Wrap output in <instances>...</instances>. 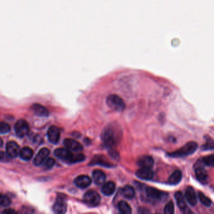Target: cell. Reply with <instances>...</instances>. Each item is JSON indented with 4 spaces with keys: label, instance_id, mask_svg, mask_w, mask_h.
<instances>
[{
    "label": "cell",
    "instance_id": "1",
    "mask_svg": "<svg viewBox=\"0 0 214 214\" xmlns=\"http://www.w3.org/2000/svg\"><path fill=\"white\" fill-rule=\"evenodd\" d=\"M198 148V145L196 142L190 141L187 143L183 147L174 152L170 153L168 155L172 158H181L190 155L195 153Z\"/></svg>",
    "mask_w": 214,
    "mask_h": 214
},
{
    "label": "cell",
    "instance_id": "2",
    "mask_svg": "<svg viewBox=\"0 0 214 214\" xmlns=\"http://www.w3.org/2000/svg\"><path fill=\"white\" fill-rule=\"evenodd\" d=\"M106 102L109 108L116 111H121L125 108V104L123 100L116 95H111L107 98Z\"/></svg>",
    "mask_w": 214,
    "mask_h": 214
},
{
    "label": "cell",
    "instance_id": "3",
    "mask_svg": "<svg viewBox=\"0 0 214 214\" xmlns=\"http://www.w3.org/2000/svg\"><path fill=\"white\" fill-rule=\"evenodd\" d=\"M204 165H205L203 164L202 159L197 162V163L195 165L194 167L196 177L197 180L202 183H205L207 181L208 178V173L203 167Z\"/></svg>",
    "mask_w": 214,
    "mask_h": 214
},
{
    "label": "cell",
    "instance_id": "4",
    "mask_svg": "<svg viewBox=\"0 0 214 214\" xmlns=\"http://www.w3.org/2000/svg\"><path fill=\"white\" fill-rule=\"evenodd\" d=\"M83 200L87 205L90 207H96L99 204L100 197L97 192L94 190H89L84 194Z\"/></svg>",
    "mask_w": 214,
    "mask_h": 214
},
{
    "label": "cell",
    "instance_id": "5",
    "mask_svg": "<svg viewBox=\"0 0 214 214\" xmlns=\"http://www.w3.org/2000/svg\"><path fill=\"white\" fill-rule=\"evenodd\" d=\"M29 125L24 119L18 120L15 125V131L19 138L25 137L29 132Z\"/></svg>",
    "mask_w": 214,
    "mask_h": 214
},
{
    "label": "cell",
    "instance_id": "6",
    "mask_svg": "<svg viewBox=\"0 0 214 214\" xmlns=\"http://www.w3.org/2000/svg\"><path fill=\"white\" fill-rule=\"evenodd\" d=\"M54 154L58 158L65 162L70 163L74 155L68 148H57L54 151Z\"/></svg>",
    "mask_w": 214,
    "mask_h": 214
},
{
    "label": "cell",
    "instance_id": "7",
    "mask_svg": "<svg viewBox=\"0 0 214 214\" xmlns=\"http://www.w3.org/2000/svg\"><path fill=\"white\" fill-rule=\"evenodd\" d=\"M47 136L48 141L50 143L53 144L57 143L60 137V132L59 129L56 126H50L47 131Z\"/></svg>",
    "mask_w": 214,
    "mask_h": 214
},
{
    "label": "cell",
    "instance_id": "8",
    "mask_svg": "<svg viewBox=\"0 0 214 214\" xmlns=\"http://www.w3.org/2000/svg\"><path fill=\"white\" fill-rule=\"evenodd\" d=\"M92 180L91 178L87 175H80L75 178L74 183L81 189H86L91 184Z\"/></svg>",
    "mask_w": 214,
    "mask_h": 214
},
{
    "label": "cell",
    "instance_id": "9",
    "mask_svg": "<svg viewBox=\"0 0 214 214\" xmlns=\"http://www.w3.org/2000/svg\"><path fill=\"white\" fill-rule=\"evenodd\" d=\"M64 144L67 148L72 151L81 152L83 149V146L82 145L75 140L69 138L65 139L64 141Z\"/></svg>",
    "mask_w": 214,
    "mask_h": 214
},
{
    "label": "cell",
    "instance_id": "10",
    "mask_svg": "<svg viewBox=\"0 0 214 214\" xmlns=\"http://www.w3.org/2000/svg\"><path fill=\"white\" fill-rule=\"evenodd\" d=\"M50 153V150L47 148H42L35 158L33 159V163L39 166L43 163V162L47 159L48 154Z\"/></svg>",
    "mask_w": 214,
    "mask_h": 214
},
{
    "label": "cell",
    "instance_id": "11",
    "mask_svg": "<svg viewBox=\"0 0 214 214\" xmlns=\"http://www.w3.org/2000/svg\"><path fill=\"white\" fill-rule=\"evenodd\" d=\"M137 164L141 168H151L154 165V159L150 156L143 155L138 158Z\"/></svg>",
    "mask_w": 214,
    "mask_h": 214
},
{
    "label": "cell",
    "instance_id": "12",
    "mask_svg": "<svg viewBox=\"0 0 214 214\" xmlns=\"http://www.w3.org/2000/svg\"><path fill=\"white\" fill-rule=\"evenodd\" d=\"M7 153L11 158H15L20 153V148L18 145L15 141H9L7 144Z\"/></svg>",
    "mask_w": 214,
    "mask_h": 214
},
{
    "label": "cell",
    "instance_id": "13",
    "mask_svg": "<svg viewBox=\"0 0 214 214\" xmlns=\"http://www.w3.org/2000/svg\"><path fill=\"white\" fill-rule=\"evenodd\" d=\"M112 129H105L102 133V138L106 146H111L114 143V135Z\"/></svg>",
    "mask_w": 214,
    "mask_h": 214
},
{
    "label": "cell",
    "instance_id": "14",
    "mask_svg": "<svg viewBox=\"0 0 214 214\" xmlns=\"http://www.w3.org/2000/svg\"><path fill=\"white\" fill-rule=\"evenodd\" d=\"M146 192L147 194V196L152 199L155 200H159L163 198L165 194L164 192L160 191L153 187H147L146 189Z\"/></svg>",
    "mask_w": 214,
    "mask_h": 214
},
{
    "label": "cell",
    "instance_id": "15",
    "mask_svg": "<svg viewBox=\"0 0 214 214\" xmlns=\"http://www.w3.org/2000/svg\"><path fill=\"white\" fill-rule=\"evenodd\" d=\"M185 197L191 205H195L197 203V197L194 189L192 186L187 187L185 191Z\"/></svg>",
    "mask_w": 214,
    "mask_h": 214
},
{
    "label": "cell",
    "instance_id": "16",
    "mask_svg": "<svg viewBox=\"0 0 214 214\" xmlns=\"http://www.w3.org/2000/svg\"><path fill=\"white\" fill-rule=\"evenodd\" d=\"M136 175L140 179L145 180H149L152 179L154 175L151 168H141L136 172Z\"/></svg>",
    "mask_w": 214,
    "mask_h": 214
},
{
    "label": "cell",
    "instance_id": "17",
    "mask_svg": "<svg viewBox=\"0 0 214 214\" xmlns=\"http://www.w3.org/2000/svg\"><path fill=\"white\" fill-rule=\"evenodd\" d=\"M67 205L63 198H58L53 206V210L56 213H64L66 212Z\"/></svg>",
    "mask_w": 214,
    "mask_h": 214
},
{
    "label": "cell",
    "instance_id": "18",
    "mask_svg": "<svg viewBox=\"0 0 214 214\" xmlns=\"http://www.w3.org/2000/svg\"><path fill=\"white\" fill-rule=\"evenodd\" d=\"M32 110L33 111V113L38 116H48V111L45 108V107L38 104H34L31 108Z\"/></svg>",
    "mask_w": 214,
    "mask_h": 214
},
{
    "label": "cell",
    "instance_id": "19",
    "mask_svg": "<svg viewBox=\"0 0 214 214\" xmlns=\"http://www.w3.org/2000/svg\"><path fill=\"white\" fill-rule=\"evenodd\" d=\"M92 178L94 182L98 185L104 184L105 181V173L100 170H95L92 172Z\"/></svg>",
    "mask_w": 214,
    "mask_h": 214
},
{
    "label": "cell",
    "instance_id": "20",
    "mask_svg": "<svg viewBox=\"0 0 214 214\" xmlns=\"http://www.w3.org/2000/svg\"><path fill=\"white\" fill-rule=\"evenodd\" d=\"M116 189L115 183L113 181H108L102 186V192L107 196H110L114 194Z\"/></svg>",
    "mask_w": 214,
    "mask_h": 214
},
{
    "label": "cell",
    "instance_id": "21",
    "mask_svg": "<svg viewBox=\"0 0 214 214\" xmlns=\"http://www.w3.org/2000/svg\"><path fill=\"white\" fill-rule=\"evenodd\" d=\"M175 197L180 209L183 212H185V210H187V207L183 194L181 192H177L175 193Z\"/></svg>",
    "mask_w": 214,
    "mask_h": 214
},
{
    "label": "cell",
    "instance_id": "22",
    "mask_svg": "<svg viewBox=\"0 0 214 214\" xmlns=\"http://www.w3.org/2000/svg\"><path fill=\"white\" fill-rule=\"evenodd\" d=\"M33 155V151L32 149H31L29 147H24L23 148L20 153V158L26 160V161H28L30 160Z\"/></svg>",
    "mask_w": 214,
    "mask_h": 214
},
{
    "label": "cell",
    "instance_id": "23",
    "mask_svg": "<svg viewBox=\"0 0 214 214\" xmlns=\"http://www.w3.org/2000/svg\"><path fill=\"white\" fill-rule=\"evenodd\" d=\"M182 178V173L180 170H175L170 176L168 178V183L172 185H176L180 182Z\"/></svg>",
    "mask_w": 214,
    "mask_h": 214
},
{
    "label": "cell",
    "instance_id": "24",
    "mask_svg": "<svg viewBox=\"0 0 214 214\" xmlns=\"http://www.w3.org/2000/svg\"><path fill=\"white\" fill-rule=\"evenodd\" d=\"M122 194L123 196L128 199L132 198L135 195V191L132 186L130 185H126L122 189Z\"/></svg>",
    "mask_w": 214,
    "mask_h": 214
},
{
    "label": "cell",
    "instance_id": "25",
    "mask_svg": "<svg viewBox=\"0 0 214 214\" xmlns=\"http://www.w3.org/2000/svg\"><path fill=\"white\" fill-rule=\"evenodd\" d=\"M119 212L124 214H130L131 213V208L129 204L125 201H121L118 205Z\"/></svg>",
    "mask_w": 214,
    "mask_h": 214
},
{
    "label": "cell",
    "instance_id": "26",
    "mask_svg": "<svg viewBox=\"0 0 214 214\" xmlns=\"http://www.w3.org/2000/svg\"><path fill=\"white\" fill-rule=\"evenodd\" d=\"M198 198L200 201V202L205 206L206 207H210L212 204V201L211 200L205 196L203 193L199 192H198Z\"/></svg>",
    "mask_w": 214,
    "mask_h": 214
},
{
    "label": "cell",
    "instance_id": "27",
    "mask_svg": "<svg viewBox=\"0 0 214 214\" xmlns=\"http://www.w3.org/2000/svg\"><path fill=\"white\" fill-rule=\"evenodd\" d=\"M203 164L208 167H214V154L207 156L202 159Z\"/></svg>",
    "mask_w": 214,
    "mask_h": 214
},
{
    "label": "cell",
    "instance_id": "28",
    "mask_svg": "<svg viewBox=\"0 0 214 214\" xmlns=\"http://www.w3.org/2000/svg\"><path fill=\"white\" fill-rule=\"evenodd\" d=\"M203 150H214V141L212 139H207V142L202 146Z\"/></svg>",
    "mask_w": 214,
    "mask_h": 214
},
{
    "label": "cell",
    "instance_id": "29",
    "mask_svg": "<svg viewBox=\"0 0 214 214\" xmlns=\"http://www.w3.org/2000/svg\"><path fill=\"white\" fill-rule=\"evenodd\" d=\"M164 212L166 214H172L174 213V204L172 201H170L165 207Z\"/></svg>",
    "mask_w": 214,
    "mask_h": 214
},
{
    "label": "cell",
    "instance_id": "30",
    "mask_svg": "<svg viewBox=\"0 0 214 214\" xmlns=\"http://www.w3.org/2000/svg\"><path fill=\"white\" fill-rule=\"evenodd\" d=\"M56 161L51 158H47V159L43 162V167L46 169H50L55 165Z\"/></svg>",
    "mask_w": 214,
    "mask_h": 214
},
{
    "label": "cell",
    "instance_id": "31",
    "mask_svg": "<svg viewBox=\"0 0 214 214\" xmlns=\"http://www.w3.org/2000/svg\"><path fill=\"white\" fill-rule=\"evenodd\" d=\"M10 131V126L8 124L2 122L0 124V132L1 134H6Z\"/></svg>",
    "mask_w": 214,
    "mask_h": 214
},
{
    "label": "cell",
    "instance_id": "32",
    "mask_svg": "<svg viewBox=\"0 0 214 214\" xmlns=\"http://www.w3.org/2000/svg\"><path fill=\"white\" fill-rule=\"evenodd\" d=\"M11 203V200L10 198L7 196V195H3L1 196V205L2 207H8Z\"/></svg>",
    "mask_w": 214,
    "mask_h": 214
},
{
    "label": "cell",
    "instance_id": "33",
    "mask_svg": "<svg viewBox=\"0 0 214 214\" xmlns=\"http://www.w3.org/2000/svg\"><path fill=\"white\" fill-rule=\"evenodd\" d=\"M3 213L5 214H14L16 213V212L13 209H7L3 212Z\"/></svg>",
    "mask_w": 214,
    "mask_h": 214
}]
</instances>
